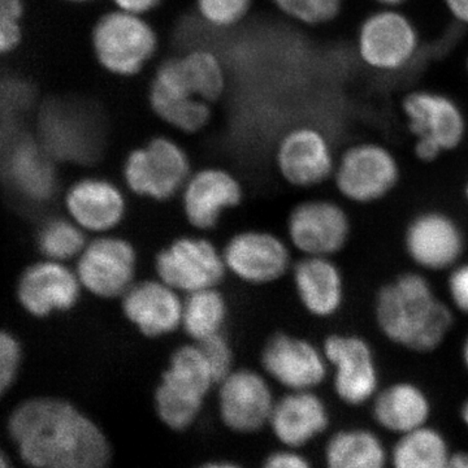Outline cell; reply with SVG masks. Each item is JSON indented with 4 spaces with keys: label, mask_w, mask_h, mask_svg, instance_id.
<instances>
[{
    "label": "cell",
    "mask_w": 468,
    "mask_h": 468,
    "mask_svg": "<svg viewBox=\"0 0 468 468\" xmlns=\"http://www.w3.org/2000/svg\"><path fill=\"white\" fill-rule=\"evenodd\" d=\"M9 435L33 468H106L112 446L103 430L72 402L36 397L12 412Z\"/></svg>",
    "instance_id": "6da1fadb"
},
{
    "label": "cell",
    "mask_w": 468,
    "mask_h": 468,
    "mask_svg": "<svg viewBox=\"0 0 468 468\" xmlns=\"http://www.w3.org/2000/svg\"><path fill=\"white\" fill-rule=\"evenodd\" d=\"M228 84L220 55L208 48H193L160 61L147 86V103L160 122L193 135L207 128Z\"/></svg>",
    "instance_id": "7a4b0ae2"
},
{
    "label": "cell",
    "mask_w": 468,
    "mask_h": 468,
    "mask_svg": "<svg viewBox=\"0 0 468 468\" xmlns=\"http://www.w3.org/2000/svg\"><path fill=\"white\" fill-rule=\"evenodd\" d=\"M375 319L390 343L414 353H432L448 337L454 316L420 273L397 276L378 292Z\"/></svg>",
    "instance_id": "3957f363"
},
{
    "label": "cell",
    "mask_w": 468,
    "mask_h": 468,
    "mask_svg": "<svg viewBox=\"0 0 468 468\" xmlns=\"http://www.w3.org/2000/svg\"><path fill=\"white\" fill-rule=\"evenodd\" d=\"M218 383L201 345L189 341L176 347L154 392L156 417L175 432L189 430Z\"/></svg>",
    "instance_id": "277c9868"
},
{
    "label": "cell",
    "mask_w": 468,
    "mask_h": 468,
    "mask_svg": "<svg viewBox=\"0 0 468 468\" xmlns=\"http://www.w3.org/2000/svg\"><path fill=\"white\" fill-rule=\"evenodd\" d=\"M89 42L95 63L119 79L141 75L155 58L160 46L158 30L147 16L116 8L95 18Z\"/></svg>",
    "instance_id": "5b68a950"
},
{
    "label": "cell",
    "mask_w": 468,
    "mask_h": 468,
    "mask_svg": "<svg viewBox=\"0 0 468 468\" xmlns=\"http://www.w3.org/2000/svg\"><path fill=\"white\" fill-rule=\"evenodd\" d=\"M193 165L183 144L156 134L126 154L122 165L125 189L138 198L168 202L180 196Z\"/></svg>",
    "instance_id": "8992f818"
},
{
    "label": "cell",
    "mask_w": 468,
    "mask_h": 468,
    "mask_svg": "<svg viewBox=\"0 0 468 468\" xmlns=\"http://www.w3.org/2000/svg\"><path fill=\"white\" fill-rule=\"evenodd\" d=\"M158 279L183 295L218 288L228 275L223 251L201 234L176 237L156 252Z\"/></svg>",
    "instance_id": "52a82bcc"
},
{
    "label": "cell",
    "mask_w": 468,
    "mask_h": 468,
    "mask_svg": "<svg viewBox=\"0 0 468 468\" xmlns=\"http://www.w3.org/2000/svg\"><path fill=\"white\" fill-rule=\"evenodd\" d=\"M75 261L82 289L100 300H120L137 282V249L115 233L92 237Z\"/></svg>",
    "instance_id": "ba28073f"
},
{
    "label": "cell",
    "mask_w": 468,
    "mask_h": 468,
    "mask_svg": "<svg viewBox=\"0 0 468 468\" xmlns=\"http://www.w3.org/2000/svg\"><path fill=\"white\" fill-rule=\"evenodd\" d=\"M401 177L399 160L380 144L360 143L344 151L335 162V189L347 201L369 205L396 189Z\"/></svg>",
    "instance_id": "9c48e42d"
},
{
    "label": "cell",
    "mask_w": 468,
    "mask_h": 468,
    "mask_svg": "<svg viewBox=\"0 0 468 468\" xmlns=\"http://www.w3.org/2000/svg\"><path fill=\"white\" fill-rule=\"evenodd\" d=\"M420 38L411 18L399 8H380L368 15L356 34L360 60L377 72L405 69L417 58Z\"/></svg>",
    "instance_id": "30bf717a"
},
{
    "label": "cell",
    "mask_w": 468,
    "mask_h": 468,
    "mask_svg": "<svg viewBox=\"0 0 468 468\" xmlns=\"http://www.w3.org/2000/svg\"><path fill=\"white\" fill-rule=\"evenodd\" d=\"M292 246L279 234L266 229H243L224 243L227 272L242 284H275L292 271Z\"/></svg>",
    "instance_id": "8fae6325"
},
{
    "label": "cell",
    "mask_w": 468,
    "mask_h": 468,
    "mask_svg": "<svg viewBox=\"0 0 468 468\" xmlns=\"http://www.w3.org/2000/svg\"><path fill=\"white\" fill-rule=\"evenodd\" d=\"M334 149L315 125L292 126L277 138L273 163L280 177L297 189H311L334 177Z\"/></svg>",
    "instance_id": "7c38bea8"
},
{
    "label": "cell",
    "mask_w": 468,
    "mask_h": 468,
    "mask_svg": "<svg viewBox=\"0 0 468 468\" xmlns=\"http://www.w3.org/2000/svg\"><path fill=\"white\" fill-rule=\"evenodd\" d=\"M350 234L349 215L332 199H306L286 218V239L303 257L332 258L346 248Z\"/></svg>",
    "instance_id": "4fadbf2b"
},
{
    "label": "cell",
    "mask_w": 468,
    "mask_h": 468,
    "mask_svg": "<svg viewBox=\"0 0 468 468\" xmlns=\"http://www.w3.org/2000/svg\"><path fill=\"white\" fill-rule=\"evenodd\" d=\"M217 387L218 417L228 430L249 435L270 424L276 399L263 371L234 367Z\"/></svg>",
    "instance_id": "5bb4252c"
},
{
    "label": "cell",
    "mask_w": 468,
    "mask_h": 468,
    "mask_svg": "<svg viewBox=\"0 0 468 468\" xmlns=\"http://www.w3.org/2000/svg\"><path fill=\"white\" fill-rule=\"evenodd\" d=\"M260 362L266 377L288 392L315 390L329 372L323 347L289 332H276L267 338Z\"/></svg>",
    "instance_id": "9a60e30c"
},
{
    "label": "cell",
    "mask_w": 468,
    "mask_h": 468,
    "mask_svg": "<svg viewBox=\"0 0 468 468\" xmlns=\"http://www.w3.org/2000/svg\"><path fill=\"white\" fill-rule=\"evenodd\" d=\"M323 351L334 369L335 396L345 405H365L375 399L380 385L377 356L362 335L334 334L325 338Z\"/></svg>",
    "instance_id": "2e32d148"
},
{
    "label": "cell",
    "mask_w": 468,
    "mask_h": 468,
    "mask_svg": "<svg viewBox=\"0 0 468 468\" xmlns=\"http://www.w3.org/2000/svg\"><path fill=\"white\" fill-rule=\"evenodd\" d=\"M185 220L198 232H209L230 209L241 206L245 187L239 176L218 165L193 171L180 193Z\"/></svg>",
    "instance_id": "e0dca14e"
},
{
    "label": "cell",
    "mask_w": 468,
    "mask_h": 468,
    "mask_svg": "<svg viewBox=\"0 0 468 468\" xmlns=\"http://www.w3.org/2000/svg\"><path fill=\"white\" fill-rule=\"evenodd\" d=\"M67 217L92 237L115 233L128 215V198L120 185L103 176H84L64 196Z\"/></svg>",
    "instance_id": "ac0fdd59"
},
{
    "label": "cell",
    "mask_w": 468,
    "mask_h": 468,
    "mask_svg": "<svg viewBox=\"0 0 468 468\" xmlns=\"http://www.w3.org/2000/svg\"><path fill=\"white\" fill-rule=\"evenodd\" d=\"M403 243L406 254L419 268L440 272L457 266L466 249V237L451 215L426 211L410 221Z\"/></svg>",
    "instance_id": "d6986e66"
},
{
    "label": "cell",
    "mask_w": 468,
    "mask_h": 468,
    "mask_svg": "<svg viewBox=\"0 0 468 468\" xmlns=\"http://www.w3.org/2000/svg\"><path fill=\"white\" fill-rule=\"evenodd\" d=\"M119 301L126 322L144 337L158 340L181 329L184 295L156 276L137 280Z\"/></svg>",
    "instance_id": "ffe728a7"
},
{
    "label": "cell",
    "mask_w": 468,
    "mask_h": 468,
    "mask_svg": "<svg viewBox=\"0 0 468 468\" xmlns=\"http://www.w3.org/2000/svg\"><path fill=\"white\" fill-rule=\"evenodd\" d=\"M82 291L75 268L45 260L24 271L18 280L17 297L27 314L42 319L72 310Z\"/></svg>",
    "instance_id": "44dd1931"
},
{
    "label": "cell",
    "mask_w": 468,
    "mask_h": 468,
    "mask_svg": "<svg viewBox=\"0 0 468 468\" xmlns=\"http://www.w3.org/2000/svg\"><path fill=\"white\" fill-rule=\"evenodd\" d=\"M402 110L415 140L430 141L442 153L458 149L466 137L463 111L457 101L442 92H410L403 101Z\"/></svg>",
    "instance_id": "7402d4cb"
},
{
    "label": "cell",
    "mask_w": 468,
    "mask_h": 468,
    "mask_svg": "<svg viewBox=\"0 0 468 468\" xmlns=\"http://www.w3.org/2000/svg\"><path fill=\"white\" fill-rule=\"evenodd\" d=\"M331 415L324 399L314 390H292L276 399L268 426L282 445L298 449L329 427Z\"/></svg>",
    "instance_id": "603a6c76"
},
{
    "label": "cell",
    "mask_w": 468,
    "mask_h": 468,
    "mask_svg": "<svg viewBox=\"0 0 468 468\" xmlns=\"http://www.w3.org/2000/svg\"><path fill=\"white\" fill-rule=\"evenodd\" d=\"M291 273L298 301L309 315L329 319L343 309L344 276L332 258L302 257Z\"/></svg>",
    "instance_id": "cb8c5ba5"
},
{
    "label": "cell",
    "mask_w": 468,
    "mask_h": 468,
    "mask_svg": "<svg viewBox=\"0 0 468 468\" xmlns=\"http://www.w3.org/2000/svg\"><path fill=\"white\" fill-rule=\"evenodd\" d=\"M372 417L378 426L397 435L427 426L432 412L428 394L418 384L399 381L378 390L372 399Z\"/></svg>",
    "instance_id": "d4e9b609"
},
{
    "label": "cell",
    "mask_w": 468,
    "mask_h": 468,
    "mask_svg": "<svg viewBox=\"0 0 468 468\" xmlns=\"http://www.w3.org/2000/svg\"><path fill=\"white\" fill-rule=\"evenodd\" d=\"M8 171L21 196L32 202L48 201L57 190L52 156L42 144H18L8 160Z\"/></svg>",
    "instance_id": "484cf974"
},
{
    "label": "cell",
    "mask_w": 468,
    "mask_h": 468,
    "mask_svg": "<svg viewBox=\"0 0 468 468\" xmlns=\"http://www.w3.org/2000/svg\"><path fill=\"white\" fill-rule=\"evenodd\" d=\"M325 468H387L389 454L372 431L347 428L328 440L324 452Z\"/></svg>",
    "instance_id": "4316f807"
},
{
    "label": "cell",
    "mask_w": 468,
    "mask_h": 468,
    "mask_svg": "<svg viewBox=\"0 0 468 468\" xmlns=\"http://www.w3.org/2000/svg\"><path fill=\"white\" fill-rule=\"evenodd\" d=\"M228 301L218 288L205 289L184 295L181 329L196 344L223 334L227 324Z\"/></svg>",
    "instance_id": "83f0119b"
},
{
    "label": "cell",
    "mask_w": 468,
    "mask_h": 468,
    "mask_svg": "<svg viewBox=\"0 0 468 468\" xmlns=\"http://www.w3.org/2000/svg\"><path fill=\"white\" fill-rule=\"evenodd\" d=\"M452 454L445 436L427 424L399 436L389 463L392 468H446Z\"/></svg>",
    "instance_id": "f1b7e54d"
},
{
    "label": "cell",
    "mask_w": 468,
    "mask_h": 468,
    "mask_svg": "<svg viewBox=\"0 0 468 468\" xmlns=\"http://www.w3.org/2000/svg\"><path fill=\"white\" fill-rule=\"evenodd\" d=\"M37 243L45 260L68 263L84 250L88 234L72 218H52L39 229Z\"/></svg>",
    "instance_id": "f546056e"
},
{
    "label": "cell",
    "mask_w": 468,
    "mask_h": 468,
    "mask_svg": "<svg viewBox=\"0 0 468 468\" xmlns=\"http://www.w3.org/2000/svg\"><path fill=\"white\" fill-rule=\"evenodd\" d=\"M289 20L306 27L331 23L340 15L345 0H268Z\"/></svg>",
    "instance_id": "4dcf8cb0"
},
{
    "label": "cell",
    "mask_w": 468,
    "mask_h": 468,
    "mask_svg": "<svg viewBox=\"0 0 468 468\" xmlns=\"http://www.w3.org/2000/svg\"><path fill=\"white\" fill-rule=\"evenodd\" d=\"M252 5L254 0H194L199 20L215 30L239 26L250 14Z\"/></svg>",
    "instance_id": "1f68e13d"
},
{
    "label": "cell",
    "mask_w": 468,
    "mask_h": 468,
    "mask_svg": "<svg viewBox=\"0 0 468 468\" xmlns=\"http://www.w3.org/2000/svg\"><path fill=\"white\" fill-rule=\"evenodd\" d=\"M27 0H0V58L11 57L26 37Z\"/></svg>",
    "instance_id": "d6a6232c"
},
{
    "label": "cell",
    "mask_w": 468,
    "mask_h": 468,
    "mask_svg": "<svg viewBox=\"0 0 468 468\" xmlns=\"http://www.w3.org/2000/svg\"><path fill=\"white\" fill-rule=\"evenodd\" d=\"M21 347L16 338L0 331V399L14 384L21 365Z\"/></svg>",
    "instance_id": "836d02e7"
},
{
    "label": "cell",
    "mask_w": 468,
    "mask_h": 468,
    "mask_svg": "<svg viewBox=\"0 0 468 468\" xmlns=\"http://www.w3.org/2000/svg\"><path fill=\"white\" fill-rule=\"evenodd\" d=\"M201 345L203 353L207 356L209 365L217 375L218 381L227 377L234 368V351L232 344L224 334L215 335Z\"/></svg>",
    "instance_id": "e575fe53"
},
{
    "label": "cell",
    "mask_w": 468,
    "mask_h": 468,
    "mask_svg": "<svg viewBox=\"0 0 468 468\" xmlns=\"http://www.w3.org/2000/svg\"><path fill=\"white\" fill-rule=\"evenodd\" d=\"M448 292L452 306L462 314H468V263L452 268L448 279Z\"/></svg>",
    "instance_id": "d590c367"
},
{
    "label": "cell",
    "mask_w": 468,
    "mask_h": 468,
    "mask_svg": "<svg viewBox=\"0 0 468 468\" xmlns=\"http://www.w3.org/2000/svg\"><path fill=\"white\" fill-rule=\"evenodd\" d=\"M261 468H313L306 457L294 451V449H286L272 452L270 457L264 461Z\"/></svg>",
    "instance_id": "8d00e7d4"
},
{
    "label": "cell",
    "mask_w": 468,
    "mask_h": 468,
    "mask_svg": "<svg viewBox=\"0 0 468 468\" xmlns=\"http://www.w3.org/2000/svg\"><path fill=\"white\" fill-rule=\"evenodd\" d=\"M109 2L112 8L120 9V11L149 16L160 7L163 0H109Z\"/></svg>",
    "instance_id": "74e56055"
},
{
    "label": "cell",
    "mask_w": 468,
    "mask_h": 468,
    "mask_svg": "<svg viewBox=\"0 0 468 468\" xmlns=\"http://www.w3.org/2000/svg\"><path fill=\"white\" fill-rule=\"evenodd\" d=\"M446 8L458 23L468 27V0H443Z\"/></svg>",
    "instance_id": "f35d334b"
},
{
    "label": "cell",
    "mask_w": 468,
    "mask_h": 468,
    "mask_svg": "<svg viewBox=\"0 0 468 468\" xmlns=\"http://www.w3.org/2000/svg\"><path fill=\"white\" fill-rule=\"evenodd\" d=\"M446 468H468V452H452L451 461Z\"/></svg>",
    "instance_id": "ab89813d"
},
{
    "label": "cell",
    "mask_w": 468,
    "mask_h": 468,
    "mask_svg": "<svg viewBox=\"0 0 468 468\" xmlns=\"http://www.w3.org/2000/svg\"><path fill=\"white\" fill-rule=\"evenodd\" d=\"M198 468H242L239 464L234 463L229 461H212L207 463L202 464Z\"/></svg>",
    "instance_id": "60d3db41"
},
{
    "label": "cell",
    "mask_w": 468,
    "mask_h": 468,
    "mask_svg": "<svg viewBox=\"0 0 468 468\" xmlns=\"http://www.w3.org/2000/svg\"><path fill=\"white\" fill-rule=\"evenodd\" d=\"M372 2L378 3L381 8H399L410 0H372Z\"/></svg>",
    "instance_id": "b9f144b4"
},
{
    "label": "cell",
    "mask_w": 468,
    "mask_h": 468,
    "mask_svg": "<svg viewBox=\"0 0 468 468\" xmlns=\"http://www.w3.org/2000/svg\"><path fill=\"white\" fill-rule=\"evenodd\" d=\"M461 419L463 421L464 426L468 428V399L463 402L461 408Z\"/></svg>",
    "instance_id": "7bdbcfd3"
},
{
    "label": "cell",
    "mask_w": 468,
    "mask_h": 468,
    "mask_svg": "<svg viewBox=\"0 0 468 468\" xmlns=\"http://www.w3.org/2000/svg\"><path fill=\"white\" fill-rule=\"evenodd\" d=\"M462 359H463L464 367H466L468 372V335L466 340H464L463 347H462Z\"/></svg>",
    "instance_id": "ee69618b"
},
{
    "label": "cell",
    "mask_w": 468,
    "mask_h": 468,
    "mask_svg": "<svg viewBox=\"0 0 468 468\" xmlns=\"http://www.w3.org/2000/svg\"><path fill=\"white\" fill-rule=\"evenodd\" d=\"M60 2L67 3V5H89V3L95 2V0H60Z\"/></svg>",
    "instance_id": "f6af8a7d"
},
{
    "label": "cell",
    "mask_w": 468,
    "mask_h": 468,
    "mask_svg": "<svg viewBox=\"0 0 468 468\" xmlns=\"http://www.w3.org/2000/svg\"><path fill=\"white\" fill-rule=\"evenodd\" d=\"M0 468H12L7 457H5V452L2 451H0Z\"/></svg>",
    "instance_id": "bcb514c9"
},
{
    "label": "cell",
    "mask_w": 468,
    "mask_h": 468,
    "mask_svg": "<svg viewBox=\"0 0 468 468\" xmlns=\"http://www.w3.org/2000/svg\"><path fill=\"white\" fill-rule=\"evenodd\" d=\"M464 193H466V199H467V202H468V183L466 185V189H464Z\"/></svg>",
    "instance_id": "7dc6e473"
},
{
    "label": "cell",
    "mask_w": 468,
    "mask_h": 468,
    "mask_svg": "<svg viewBox=\"0 0 468 468\" xmlns=\"http://www.w3.org/2000/svg\"><path fill=\"white\" fill-rule=\"evenodd\" d=\"M467 67H468V61H467Z\"/></svg>",
    "instance_id": "c3c4849f"
}]
</instances>
